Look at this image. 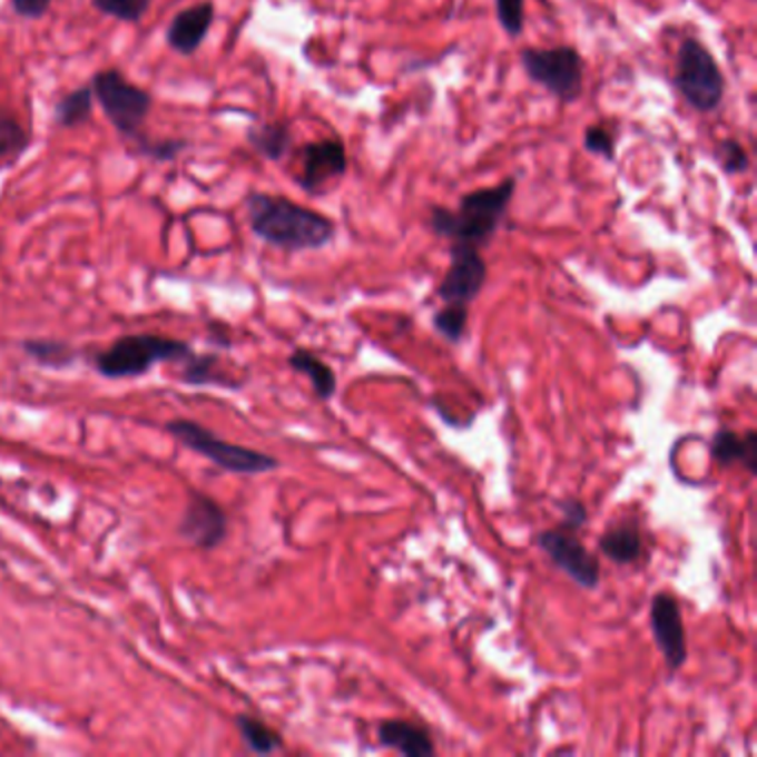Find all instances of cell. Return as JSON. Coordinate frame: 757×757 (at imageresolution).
<instances>
[{
  "label": "cell",
  "mask_w": 757,
  "mask_h": 757,
  "mask_svg": "<svg viewBox=\"0 0 757 757\" xmlns=\"http://www.w3.org/2000/svg\"><path fill=\"white\" fill-rule=\"evenodd\" d=\"M245 207L252 232L285 252L323 249L336 236L334 220L285 196L254 191L247 196Z\"/></svg>",
  "instance_id": "6da1fadb"
},
{
  "label": "cell",
  "mask_w": 757,
  "mask_h": 757,
  "mask_svg": "<svg viewBox=\"0 0 757 757\" xmlns=\"http://www.w3.org/2000/svg\"><path fill=\"white\" fill-rule=\"evenodd\" d=\"M515 194V178H507L495 187H482L469 191L460 198V207H431L429 225L433 234L449 238L453 243H469V245H484L493 238L500 223L504 220L509 205Z\"/></svg>",
  "instance_id": "7a4b0ae2"
},
{
  "label": "cell",
  "mask_w": 757,
  "mask_h": 757,
  "mask_svg": "<svg viewBox=\"0 0 757 757\" xmlns=\"http://www.w3.org/2000/svg\"><path fill=\"white\" fill-rule=\"evenodd\" d=\"M187 356H191V347L185 341L156 334H131L94 354V370L102 378H136L151 372L154 365L183 363Z\"/></svg>",
  "instance_id": "3957f363"
},
{
  "label": "cell",
  "mask_w": 757,
  "mask_h": 757,
  "mask_svg": "<svg viewBox=\"0 0 757 757\" xmlns=\"http://www.w3.org/2000/svg\"><path fill=\"white\" fill-rule=\"evenodd\" d=\"M165 429L183 446L207 458L209 462H214L223 471L240 473V475H258V473H269L278 466V460L274 455L227 442L220 435H216L212 429H207V426H203L194 420L176 417V420L167 422Z\"/></svg>",
  "instance_id": "277c9868"
},
{
  "label": "cell",
  "mask_w": 757,
  "mask_h": 757,
  "mask_svg": "<svg viewBox=\"0 0 757 757\" xmlns=\"http://www.w3.org/2000/svg\"><path fill=\"white\" fill-rule=\"evenodd\" d=\"M520 65L531 82L564 105L576 102L584 91V60L571 45L527 47L520 51Z\"/></svg>",
  "instance_id": "5b68a950"
},
{
  "label": "cell",
  "mask_w": 757,
  "mask_h": 757,
  "mask_svg": "<svg viewBox=\"0 0 757 757\" xmlns=\"http://www.w3.org/2000/svg\"><path fill=\"white\" fill-rule=\"evenodd\" d=\"M676 87L682 98L702 114L716 111L725 98L727 80L725 73L700 40L685 38L678 49V65H676Z\"/></svg>",
  "instance_id": "8992f818"
},
{
  "label": "cell",
  "mask_w": 757,
  "mask_h": 757,
  "mask_svg": "<svg viewBox=\"0 0 757 757\" xmlns=\"http://www.w3.org/2000/svg\"><path fill=\"white\" fill-rule=\"evenodd\" d=\"M91 91L116 131L136 140L151 111V94L127 80L118 69H100L91 80Z\"/></svg>",
  "instance_id": "52a82bcc"
},
{
  "label": "cell",
  "mask_w": 757,
  "mask_h": 757,
  "mask_svg": "<svg viewBox=\"0 0 757 757\" xmlns=\"http://www.w3.org/2000/svg\"><path fill=\"white\" fill-rule=\"evenodd\" d=\"M449 256L451 263L442 283L438 285V296L444 303L469 305L480 296L482 287L486 285V263L480 256L478 247L469 243H453Z\"/></svg>",
  "instance_id": "ba28073f"
},
{
  "label": "cell",
  "mask_w": 757,
  "mask_h": 757,
  "mask_svg": "<svg viewBox=\"0 0 757 757\" xmlns=\"http://www.w3.org/2000/svg\"><path fill=\"white\" fill-rule=\"evenodd\" d=\"M540 549L560 567L578 587L598 589L600 584V562L598 558L584 549V544L562 529H549L538 535Z\"/></svg>",
  "instance_id": "9c48e42d"
},
{
  "label": "cell",
  "mask_w": 757,
  "mask_h": 757,
  "mask_svg": "<svg viewBox=\"0 0 757 757\" xmlns=\"http://www.w3.org/2000/svg\"><path fill=\"white\" fill-rule=\"evenodd\" d=\"M178 533L203 551L220 547L229 533V518L225 509L207 493L191 491L185 513L178 522Z\"/></svg>",
  "instance_id": "30bf717a"
},
{
  "label": "cell",
  "mask_w": 757,
  "mask_h": 757,
  "mask_svg": "<svg viewBox=\"0 0 757 757\" xmlns=\"http://www.w3.org/2000/svg\"><path fill=\"white\" fill-rule=\"evenodd\" d=\"M651 631L656 645L671 674L680 671L687 662V633L678 600L671 593H658L651 602Z\"/></svg>",
  "instance_id": "8fae6325"
},
{
  "label": "cell",
  "mask_w": 757,
  "mask_h": 757,
  "mask_svg": "<svg viewBox=\"0 0 757 757\" xmlns=\"http://www.w3.org/2000/svg\"><path fill=\"white\" fill-rule=\"evenodd\" d=\"M347 169H350L347 149L338 138L309 142L301 151L298 185L307 194H318L332 180L343 178L347 174Z\"/></svg>",
  "instance_id": "7c38bea8"
},
{
  "label": "cell",
  "mask_w": 757,
  "mask_h": 757,
  "mask_svg": "<svg viewBox=\"0 0 757 757\" xmlns=\"http://www.w3.org/2000/svg\"><path fill=\"white\" fill-rule=\"evenodd\" d=\"M216 20L214 2L205 0L178 11L167 27V45L180 56H191L205 42L212 24Z\"/></svg>",
  "instance_id": "4fadbf2b"
},
{
  "label": "cell",
  "mask_w": 757,
  "mask_h": 757,
  "mask_svg": "<svg viewBox=\"0 0 757 757\" xmlns=\"http://www.w3.org/2000/svg\"><path fill=\"white\" fill-rule=\"evenodd\" d=\"M378 740L382 747L406 757H429L435 754L429 731L404 720L382 722L378 727Z\"/></svg>",
  "instance_id": "5bb4252c"
},
{
  "label": "cell",
  "mask_w": 757,
  "mask_h": 757,
  "mask_svg": "<svg viewBox=\"0 0 757 757\" xmlns=\"http://www.w3.org/2000/svg\"><path fill=\"white\" fill-rule=\"evenodd\" d=\"M711 455L718 464L722 466H734V464H745L749 473H756L757 462V433L749 431L745 438L738 435L736 431L722 429L714 435L711 442Z\"/></svg>",
  "instance_id": "9a60e30c"
},
{
  "label": "cell",
  "mask_w": 757,
  "mask_h": 757,
  "mask_svg": "<svg viewBox=\"0 0 757 757\" xmlns=\"http://www.w3.org/2000/svg\"><path fill=\"white\" fill-rule=\"evenodd\" d=\"M600 551L616 564H633L642 556V535L638 524L625 522L620 527H611L598 542Z\"/></svg>",
  "instance_id": "2e32d148"
},
{
  "label": "cell",
  "mask_w": 757,
  "mask_h": 757,
  "mask_svg": "<svg viewBox=\"0 0 757 757\" xmlns=\"http://www.w3.org/2000/svg\"><path fill=\"white\" fill-rule=\"evenodd\" d=\"M247 142L267 160L278 163L287 156L294 134L287 122H263L247 131Z\"/></svg>",
  "instance_id": "e0dca14e"
},
{
  "label": "cell",
  "mask_w": 757,
  "mask_h": 757,
  "mask_svg": "<svg viewBox=\"0 0 757 757\" xmlns=\"http://www.w3.org/2000/svg\"><path fill=\"white\" fill-rule=\"evenodd\" d=\"M183 370H180V380L185 384H191V386H205V384H216V386H227V389H234V386H240V382L229 376L227 370L223 367L220 358L218 356H187L183 363Z\"/></svg>",
  "instance_id": "ac0fdd59"
},
{
  "label": "cell",
  "mask_w": 757,
  "mask_h": 757,
  "mask_svg": "<svg viewBox=\"0 0 757 757\" xmlns=\"http://www.w3.org/2000/svg\"><path fill=\"white\" fill-rule=\"evenodd\" d=\"M289 367L296 372V374H303L305 378H309V382H312V386H314V391H316V395L321 397V400H330V397H334V393H336V374H334V370L330 367V365H325L316 354H312V352H307V350H296V352H292V356H289Z\"/></svg>",
  "instance_id": "d6986e66"
},
{
  "label": "cell",
  "mask_w": 757,
  "mask_h": 757,
  "mask_svg": "<svg viewBox=\"0 0 757 757\" xmlns=\"http://www.w3.org/2000/svg\"><path fill=\"white\" fill-rule=\"evenodd\" d=\"M91 109H94V91H91V85H85V87H78V89L65 94L56 102L53 118H56L58 127L76 129V127L89 122Z\"/></svg>",
  "instance_id": "ffe728a7"
},
{
  "label": "cell",
  "mask_w": 757,
  "mask_h": 757,
  "mask_svg": "<svg viewBox=\"0 0 757 757\" xmlns=\"http://www.w3.org/2000/svg\"><path fill=\"white\" fill-rule=\"evenodd\" d=\"M236 727L240 731V738L245 743V747L252 754L258 756H272L276 751L283 749V738L278 731H274L272 727H267L263 720L252 718V716H238L236 718Z\"/></svg>",
  "instance_id": "44dd1931"
},
{
  "label": "cell",
  "mask_w": 757,
  "mask_h": 757,
  "mask_svg": "<svg viewBox=\"0 0 757 757\" xmlns=\"http://www.w3.org/2000/svg\"><path fill=\"white\" fill-rule=\"evenodd\" d=\"M20 350L45 370H65L76 361V350L62 341H24Z\"/></svg>",
  "instance_id": "7402d4cb"
},
{
  "label": "cell",
  "mask_w": 757,
  "mask_h": 757,
  "mask_svg": "<svg viewBox=\"0 0 757 757\" xmlns=\"http://www.w3.org/2000/svg\"><path fill=\"white\" fill-rule=\"evenodd\" d=\"M469 323V305L446 303L440 312L433 314V327L446 343H460Z\"/></svg>",
  "instance_id": "603a6c76"
},
{
  "label": "cell",
  "mask_w": 757,
  "mask_h": 757,
  "mask_svg": "<svg viewBox=\"0 0 757 757\" xmlns=\"http://www.w3.org/2000/svg\"><path fill=\"white\" fill-rule=\"evenodd\" d=\"M714 156H716V163L720 165V169L729 176L745 174L751 167V158H749L745 145L736 138H725L722 142H718Z\"/></svg>",
  "instance_id": "cb8c5ba5"
},
{
  "label": "cell",
  "mask_w": 757,
  "mask_h": 757,
  "mask_svg": "<svg viewBox=\"0 0 757 757\" xmlns=\"http://www.w3.org/2000/svg\"><path fill=\"white\" fill-rule=\"evenodd\" d=\"M154 0H91V4L120 22H140Z\"/></svg>",
  "instance_id": "d4e9b609"
},
{
  "label": "cell",
  "mask_w": 757,
  "mask_h": 757,
  "mask_svg": "<svg viewBox=\"0 0 757 757\" xmlns=\"http://www.w3.org/2000/svg\"><path fill=\"white\" fill-rule=\"evenodd\" d=\"M27 145H29V136L24 127L13 116L0 109V158L16 156L24 151Z\"/></svg>",
  "instance_id": "484cf974"
},
{
  "label": "cell",
  "mask_w": 757,
  "mask_h": 757,
  "mask_svg": "<svg viewBox=\"0 0 757 757\" xmlns=\"http://www.w3.org/2000/svg\"><path fill=\"white\" fill-rule=\"evenodd\" d=\"M138 149L149 156L156 163H169L174 160L183 149H187V142L180 138H163V140H149L147 136H138L136 138Z\"/></svg>",
  "instance_id": "4316f807"
},
{
  "label": "cell",
  "mask_w": 757,
  "mask_h": 757,
  "mask_svg": "<svg viewBox=\"0 0 757 757\" xmlns=\"http://www.w3.org/2000/svg\"><path fill=\"white\" fill-rule=\"evenodd\" d=\"M498 22L509 38H518L524 31V0H495Z\"/></svg>",
  "instance_id": "83f0119b"
},
{
  "label": "cell",
  "mask_w": 757,
  "mask_h": 757,
  "mask_svg": "<svg viewBox=\"0 0 757 757\" xmlns=\"http://www.w3.org/2000/svg\"><path fill=\"white\" fill-rule=\"evenodd\" d=\"M584 149L609 163L616 160V136L604 125H591L584 131Z\"/></svg>",
  "instance_id": "f1b7e54d"
},
{
  "label": "cell",
  "mask_w": 757,
  "mask_h": 757,
  "mask_svg": "<svg viewBox=\"0 0 757 757\" xmlns=\"http://www.w3.org/2000/svg\"><path fill=\"white\" fill-rule=\"evenodd\" d=\"M560 511H562V515H564V529L567 531H578L584 522H587V507H584V502L582 500H578V498H569V500H562L560 502Z\"/></svg>",
  "instance_id": "f546056e"
},
{
  "label": "cell",
  "mask_w": 757,
  "mask_h": 757,
  "mask_svg": "<svg viewBox=\"0 0 757 757\" xmlns=\"http://www.w3.org/2000/svg\"><path fill=\"white\" fill-rule=\"evenodd\" d=\"M53 0H11V9L16 11V16L27 18V20H38L42 18Z\"/></svg>",
  "instance_id": "4dcf8cb0"
}]
</instances>
